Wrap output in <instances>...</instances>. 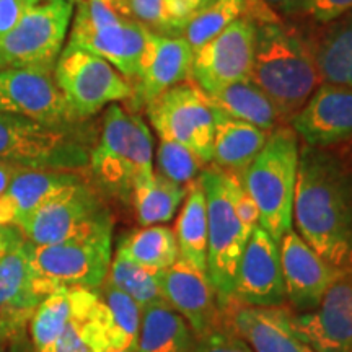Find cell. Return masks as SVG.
Segmentation results:
<instances>
[{
	"label": "cell",
	"instance_id": "obj_1",
	"mask_svg": "<svg viewBox=\"0 0 352 352\" xmlns=\"http://www.w3.org/2000/svg\"><path fill=\"white\" fill-rule=\"evenodd\" d=\"M294 223L324 261L352 274V168L331 148L300 147Z\"/></svg>",
	"mask_w": 352,
	"mask_h": 352
},
{
	"label": "cell",
	"instance_id": "obj_2",
	"mask_svg": "<svg viewBox=\"0 0 352 352\" xmlns=\"http://www.w3.org/2000/svg\"><path fill=\"white\" fill-rule=\"evenodd\" d=\"M250 78L270 96L284 122H290L321 83L310 41L279 19L256 23Z\"/></svg>",
	"mask_w": 352,
	"mask_h": 352
},
{
	"label": "cell",
	"instance_id": "obj_3",
	"mask_svg": "<svg viewBox=\"0 0 352 352\" xmlns=\"http://www.w3.org/2000/svg\"><path fill=\"white\" fill-rule=\"evenodd\" d=\"M88 166L101 191L132 202L134 189L155 173L153 139L142 118L118 103L109 104Z\"/></svg>",
	"mask_w": 352,
	"mask_h": 352
},
{
	"label": "cell",
	"instance_id": "obj_4",
	"mask_svg": "<svg viewBox=\"0 0 352 352\" xmlns=\"http://www.w3.org/2000/svg\"><path fill=\"white\" fill-rule=\"evenodd\" d=\"M298 160V135L283 124L270 132L264 147L241 175L246 192L259 210V227L277 243L294 226Z\"/></svg>",
	"mask_w": 352,
	"mask_h": 352
},
{
	"label": "cell",
	"instance_id": "obj_5",
	"mask_svg": "<svg viewBox=\"0 0 352 352\" xmlns=\"http://www.w3.org/2000/svg\"><path fill=\"white\" fill-rule=\"evenodd\" d=\"M199 182L208 202V277L222 310L233 300L236 271L252 232L236 214L226 170L206 166Z\"/></svg>",
	"mask_w": 352,
	"mask_h": 352
},
{
	"label": "cell",
	"instance_id": "obj_6",
	"mask_svg": "<svg viewBox=\"0 0 352 352\" xmlns=\"http://www.w3.org/2000/svg\"><path fill=\"white\" fill-rule=\"evenodd\" d=\"M147 36L148 28L107 3L76 0L65 46L108 60L132 83L139 72Z\"/></svg>",
	"mask_w": 352,
	"mask_h": 352
},
{
	"label": "cell",
	"instance_id": "obj_7",
	"mask_svg": "<svg viewBox=\"0 0 352 352\" xmlns=\"http://www.w3.org/2000/svg\"><path fill=\"white\" fill-rule=\"evenodd\" d=\"M16 228L32 245L44 246L63 241L111 235V212L87 179L57 192Z\"/></svg>",
	"mask_w": 352,
	"mask_h": 352
},
{
	"label": "cell",
	"instance_id": "obj_8",
	"mask_svg": "<svg viewBox=\"0 0 352 352\" xmlns=\"http://www.w3.org/2000/svg\"><path fill=\"white\" fill-rule=\"evenodd\" d=\"M91 148L70 126L0 114V160L3 162L36 168L80 170L90 162Z\"/></svg>",
	"mask_w": 352,
	"mask_h": 352
},
{
	"label": "cell",
	"instance_id": "obj_9",
	"mask_svg": "<svg viewBox=\"0 0 352 352\" xmlns=\"http://www.w3.org/2000/svg\"><path fill=\"white\" fill-rule=\"evenodd\" d=\"M76 0H26L19 23L0 39V69H54L69 36Z\"/></svg>",
	"mask_w": 352,
	"mask_h": 352
},
{
	"label": "cell",
	"instance_id": "obj_10",
	"mask_svg": "<svg viewBox=\"0 0 352 352\" xmlns=\"http://www.w3.org/2000/svg\"><path fill=\"white\" fill-rule=\"evenodd\" d=\"M59 284L38 274L28 256V241L15 226H7L0 253V342L15 341L44 298Z\"/></svg>",
	"mask_w": 352,
	"mask_h": 352
},
{
	"label": "cell",
	"instance_id": "obj_11",
	"mask_svg": "<svg viewBox=\"0 0 352 352\" xmlns=\"http://www.w3.org/2000/svg\"><path fill=\"white\" fill-rule=\"evenodd\" d=\"M54 80L78 122L109 104L129 101L134 94L131 80L108 60L70 46L57 57Z\"/></svg>",
	"mask_w": 352,
	"mask_h": 352
},
{
	"label": "cell",
	"instance_id": "obj_12",
	"mask_svg": "<svg viewBox=\"0 0 352 352\" xmlns=\"http://www.w3.org/2000/svg\"><path fill=\"white\" fill-rule=\"evenodd\" d=\"M158 139L184 145L204 164L212 162L215 111L195 82L168 88L145 107Z\"/></svg>",
	"mask_w": 352,
	"mask_h": 352
},
{
	"label": "cell",
	"instance_id": "obj_13",
	"mask_svg": "<svg viewBox=\"0 0 352 352\" xmlns=\"http://www.w3.org/2000/svg\"><path fill=\"white\" fill-rule=\"evenodd\" d=\"M256 44V23L240 16L195 51L191 78L204 94L250 78Z\"/></svg>",
	"mask_w": 352,
	"mask_h": 352
},
{
	"label": "cell",
	"instance_id": "obj_14",
	"mask_svg": "<svg viewBox=\"0 0 352 352\" xmlns=\"http://www.w3.org/2000/svg\"><path fill=\"white\" fill-rule=\"evenodd\" d=\"M28 256L38 274L52 283L67 287L98 289L107 279L111 264V235L44 246L28 241Z\"/></svg>",
	"mask_w": 352,
	"mask_h": 352
},
{
	"label": "cell",
	"instance_id": "obj_15",
	"mask_svg": "<svg viewBox=\"0 0 352 352\" xmlns=\"http://www.w3.org/2000/svg\"><path fill=\"white\" fill-rule=\"evenodd\" d=\"M0 114L21 116L52 126L77 124L63 91L54 80V69H0Z\"/></svg>",
	"mask_w": 352,
	"mask_h": 352
},
{
	"label": "cell",
	"instance_id": "obj_16",
	"mask_svg": "<svg viewBox=\"0 0 352 352\" xmlns=\"http://www.w3.org/2000/svg\"><path fill=\"white\" fill-rule=\"evenodd\" d=\"M195 50L183 36L162 34L148 30L139 72L132 80L134 94L129 111L147 107L168 88L191 78Z\"/></svg>",
	"mask_w": 352,
	"mask_h": 352
},
{
	"label": "cell",
	"instance_id": "obj_17",
	"mask_svg": "<svg viewBox=\"0 0 352 352\" xmlns=\"http://www.w3.org/2000/svg\"><path fill=\"white\" fill-rule=\"evenodd\" d=\"M233 300L250 307H280L287 302L279 243L259 226L241 254Z\"/></svg>",
	"mask_w": 352,
	"mask_h": 352
},
{
	"label": "cell",
	"instance_id": "obj_18",
	"mask_svg": "<svg viewBox=\"0 0 352 352\" xmlns=\"http://www.w3.org/2000/svg\"><path fill=\"white\" fill-rule=\"evenodd\" d=\"M290 327L315 352H352V274H342L315 310L292 314Z\"/></svg>",
	"mask_w": 352,
	"mask_h": 352
},
{
	"label": "cell",
	"instance_id": "obj_19",
	"mask_svg": "<svg viewBox=\"0 0 352 352\" xmlns=\"http://www.w3.org/2000/svg\"><path fill=\"white\" fill-rule=\"evenodd\" d=\"M290 127L305 145L333 148L352 140V87L321 82Z\"/></svg>",
	"mask_w": 352,
	"mask_h": 352
},
{
	"label": "cell",
	"instance_id": "obj_20",
	"mask_svg": "<svg viewBox=\"0 0 352 352\" xmlns=\"http://www.w3.org/2000/svg\"><path fill=\"white\" fill-rule=\"evenodd\" d=\"M285 296L300 314L315 310L342 272L324 261L296 230L279 240Z\"/></svg>",
	"mask_w": 352,
	"mask_h": 352
},
{
	"label": "cell",
	"instance_id": "obj_21",
	"mask_svg": "<svg viewBox=\"0 0 352 352\" xmlns=\"http://www.w3.org/2000/svg\"><path fill=\"white\" fill-rule=\"evenodd\" d=\"M165 302L179 314L195 336L222 327V315L209 277L179 258L173 266L155 272Z\"/></svg>",
	"mask_w": 352,
	"mask_h": 352
},
{
	"label": "cell",
	"instance_id": "obj_22",
	"mask_svg": "<svg viewBox=\"0 0 352 352\" xmlns=\"http://www.w3.org/2000/svg\"><path fill=\"white\" fill-rule=\"evenodd\" d=\"M222 324L241 338L253 352H315L290 327L289 308L250 307L232 300L220 310Z\"/></svg>",
	"mask_w": 352,
	"mask_h": 352
},
{
	"label": "cell",
	"instance_id": "obj_23",
	"mask_svg": "<svg viewBox=\"0 0 352 352\" xmlns=\"http://www.w3.org/2000/svg\"><path fill=\"white\" fill-rule=\"evenodd\" d=\"M72 314L54 352H113V321L96 289L72 287Z\"/></svg>",
	"mask_w": 352,
	"mask_h": 352
},
{
	"label": "cell",
	"instance_id": "obj_24",
	"mask_svg": "<svg viewBox=\"0 0 352 352\" xmlns=\"http://www.w3.org/2000/svg\"><path fill=\"white\" fill-rule=\"evenodd\" d=\"M78 170L21 166L0 196V226H16L57 192L83 182Z\"/></svg>",
	"mask_w": 352,
	"mask_h": 352
},
{
	"label": "cell",
	"instance_id": "obj_25",
	"mask_svg": "<svg viewBox=\"0 0 352 352\" xmlns=\"http://www.w3.org/2000/svg\"><path fill=\"white\" fill-rule=\"evenodd\" d=\"M215 111L212 162L219 168L243 175L266 144L270 132Z\"/></svg>",
	"mask_w": 352,
	"mask_h": 352
},
{
	"label": "cell",
	"instance_id": "obj_26",
	"mask_svg": "<svg viewBox=\"0 0 352 352\" xmlns=\"http://www.w3.org/2000/svg\"><path fill=\"white\" fill-rule=\"evenodd\" d=\"M210 107L233 120H240L271 132L283 126L284 120L274 103L252 78L235 82L212 94H206Z\"/></svg>",
	"mask_w": 352,
	"mask_h": 352
},
{
	"label": "cell",
	"instance_id": "obj_27",
	"mask_svg": "<svg viewBox=\"0 0 352 352\" xmlns=\"http://www.w3.org/2000/svg\"><path fill=\"white\" fill-rule=\"evenodd\" d=\"M179 258L208 274V202L199 178L188 184L186 197L175 223Z\"/></svg>",
	"mask_w": 352,
	"mask_h": 352
},
{
	"label": "cell",
	"instance_id": "obj_28",
	"mask_svg": "<svg viewBox=\"0 0 352 352\" xmlns=\"http://www.w3.org/2000/svg\"><path fill=\"white\" fill-rule=\"evenodd\" d=\"M310 44L321 82L352 87V12L324 25Z\"/></svg>",
	"mask_w": 352,
	"mask_h": 352
},
{
	"label": "cell",
	"instance_id": "obj_29",
	"mask_svg": "<svg viewBox=\"0 0 352 352\" xmlns=\"http://www.w3.org/2000/svg\"><path fill=\"white\" fill-rule=\"evenodd\" d=\"M195 341L192 329L168 303L142 310L135 352H192Z\"/></svg>",
	"mask_w": 352,
	"mask_h": 352
},
{
	"label": "cell",
	"instance_id": "obj_30",
	"mask_svg": "<svg viewBox=\"0 0 352 352\" xmlns=\"http://www.w3.org/2000/svg\"><path fill=\"white\" fill-rule=\"evenodd\" d=\"M118 252L152 272L164 271L179 259L175 232L165 226L142 227L131 232L120 241Z\"/></svg>",
	"mask_w": 352,
	"mask_h": 352
},
{
	"label": "cell",
	"instance_id": "obj_31",
	"mask_svg": "<svg viewBox=\"0 0 352 352\" xmlns=\"http://www.w3.org/2000/svg\"><path fill=\"white\" fill-rule=\"evenodd\" d=\"M188 186L176 184L162 175L153 173L132 192V202L139 223L142 227L162 226L175 217L186 197Z\"/></svg>",
	"mask_w": 352,
	"mask_h": 352
},
{
	"label": "cell",
	"instance_id": "obj_32",
	"mask_svg": "<svg viewBox=\"0 0 352 352\" xmlns=\"http://www.w3.org/2000/svg\"><path fill=\"white\" fill-rule=\"evenodd\" d=\"M72 287L60 285L51 296L39 303L34 311L30 329L34 352H54V347L63 334L72 314Z\"/></svg>",
	"mask_w": 352,
	"mask_h": 352
},
{
	"label": "cell",
	"instance_id": "obj_33",
	"mask_svg": "<svg viewBox=\"0 0 352 352\" xmlns=\"http://www.w3.org/2000/svg\"><path fill=\"white\" fill-rule=\"evenodd\" d=\"M107 279L114 287L122 290L132 300L138 302L142 310L166 303L160 285H158L155 272L139 266L120 252H116V256L111 259Z\"/></svg>",
	"mask_w": 352,
	"mask_h": 352
},
{
	"label": "cell",
	"instance_id": "obj_34",
	"mask_svg": "<svg viewBox=\"0 0 352 352\" xmlns=\"http://www.w3.org/2000/svg\"><path fill=\"white\" fill-rule=\"evenodd\" d=\"M96 290L111 314L114 351L138 349L142 308L127 294L114 287L108 279H104V283Z\"/></svg>",
	"mask_w": 352,
	"mask_h": 352
},
{
	"label": "cell",
	"instance_id": "obj_35",
	"mask_svg": "<svg viewBox=\"0 0 352 352\" xmlns=\"http://www.w3.org/2000/svg\"><path fill=\"white\" fill-rule=\"evenodd\" d=\"M245 12V0H212L204 6L184 26V39L192 50L217 36L220 32L240 19Z\"/></svg>",
	"mask_w": 352,
	"mask_h": 352
},
{
	"label": "cell",
	"instance_id": "obj_36",
	"mask_svg": "<svg viewBox=\"0 0 352 352\" xmlns=\"http://www.w3.org/2000/svg\"><path fill=\"white\" fill-rule=\"evenodd\" d=\"M206 166L208 164L199 157L173 140L160 139L157 151L153 152V171L182 186H188L199 178Z\"/></svg>",
	"mask_w": 352,
	"mask_h": 352
},
{
	"label": "cell",
	"instance_id": "obj_37",
	"mask_svg": "<svg viewBox=\"0 0 352 352\" xmlns=\"http://www.w3.org/2000/svg\"><path fill=\"white\" fill-rule=\"evenodd\" d=\"M114 10L127 19L139 21L151 32L162 34H173L175 32L165 0H116Z\"/></svg>",
	"mask_w": 352,
	"mask_h": 352
},
{
	"label": "cell",
	"instance_id": "obj_38",
	"mask_svg": "<svg viewBox=\"0 0 352 352\" xmlns=\"http://www.w3.org/2000/svg\"><path fill=\"white\" fill-rule=\"evenodd\" d=\"M352 12V0H302L296 13L318 25H328ZM294 13V15H296Z\"/></svg>",
	"mask_w": 352,
	"mask_h": 352
},
{
	"label": "cell",
	"instance_id": "obj_39",
	"mask_svg": "<svg viewBox=\"0 0 352 352\" xmlns=\"http://www.w3.org/2000/svg\"><path fill=\"white\" fill-rule=\"evenodd\" d=\"M192 352H253L241 338L236 336L230 329L222 327L212 331L196 336Z\"/></svg>",
	"mask_w": 352,
	"mask_h": 352
},
{
	"label": "cell",
	"instance_id": "obj_40",
	"mask_svg": "<svg viewBox=\"0 0 352 352\" xmlns=\"http://www.w3.org/2000/svg\"><path fill=\"white\" fill-rule=\"evenodd\" d=\"M165 6L175 32H179L201 10L202 0H165Z\"/></svg>",
	"mask_w": 352,
	"mask_h": 352
},
{
	"label": "cell",
	"instance_id": "obj_41",
	"mask_svg": "<svg viewBox=\"0 0 352 352\" xmlns=\"http://www.w3.org/2000/svg\"><path fill=\"white\" fill-rule=\"evenodd\" d=\"M26 7V0H0V39L19 23Z\"/></svg>",
	"mask_w": 352,
	"mask_h": 352
},
{
	"label": "cell",
	"instance_id": "obj_42",
	"mask_svg": "<svg viewBox=\"0 0 352 352\" xmlns=\"http://www.w3.org/2000/svg\"><path fill=\"white\" fill-rule=\"evenodd\" d=\"M245 16L252 19L254 23H261V21H272L279 19L270 7L264 3V0H245Z\"/></svg>",
	"mask_w": 352,
	"mask_h": 352
},
{
	"label": "cell",
	"instance_id": "obj_43",
	"mask_svg": "<svg viewBox=\"0 0 352 352\" xmlns=\"http://www.w3.org/2000/svg\"><path fill=\"white\" fill-rule=\"evenodd\" d=\"M20 168H21L20 165H15V164H10V162L0 160V196L6 195L8 186H10L13 176H15V173Z\"/></svg>",
	"mask_w": 352,
	"mask_h": 352
},
{
	"label": "cell",
	"instance_id": "obj_44",
	"mask_svg": "<svg viewBox=\"0 0 352 352\" xmlns=\"http://www.w3.org/2000/svg\"><path fill=\"white\" fill-rule=\"evenodd\" d=\"M302 0H264L267 7L271 8L276 15L284 13V15H294L297 10V7L300 6Z\"/></svg>",
	"mask_w": 352,
	"mask_h": 352
},
{
	"label": "cell",
	"instance_id": "obj_45",
	"mask_svg": "<svg viewBox=\"0 0 352 352\" xmlns=\"http://www.w3.org/2000/svg\"><path fill=\"white\" fill-rule=\"evenodd\" d=\"M6 236H7V226H0V253H2L3 246H6Z\"/></svg>",
	"mask_w": 352,
	"mask_h": 352
},
{
	"label": "cell",
	"instance_id": "obj_46",
	"mask_svg": "<svg viewBox=\"0 0 352 352\" xmlns=\"http://www.w3.org/2000/svg\"><path fill=\"white\" fill-rule=\"evenodd\" d=\"M96 2L107 3V6H109V7H113V8H114V2H116V0H96Z\"/></svg>",
	"mask_w": 352,
	"mask_h": 352
},
{
	"label": "cell",
	"instance_id": "obj_47",
	"mask_svg": "<svg viewBox=\"0 0 352 352\" xmlns=\"http://www.w3.org/2000/svg\"><path fill=\"white\" fill-rule=\"evenodd\" d=\"M113 352H135V349H124V351H113Z\"/></svg>",
	"mask_w": 352,
	"mask_h": 352
},
{
	"label": "cell",
	"instance_id": "obj_48",
	"mask_svg": "<svg viewBox=\"0 0 352 352\" xmlns=\"http://www.w3.org/2000/svg\"><path fill=\"white\" fill-rule=\"evenodd\" d=\"M209 2H212V0H202V7H204V6H208Z\"/></svg>",
	"mask_w": 352,
	"mask_h": 352
},
{
	"label": "cell",
	"instance_id": "obj_49",
	"mask_svg": "<svg viewBox=\"0 0 352 352\" xmlns=\"http://www.w3.org/2000/svg\"><path fill=\"white\" fill-rule=\"evenodd\" d=\"M0 352H2V351H0Z\"/></svg>",
	"mask_w": 352,
	"mask_h": 352
}]
</instances>
